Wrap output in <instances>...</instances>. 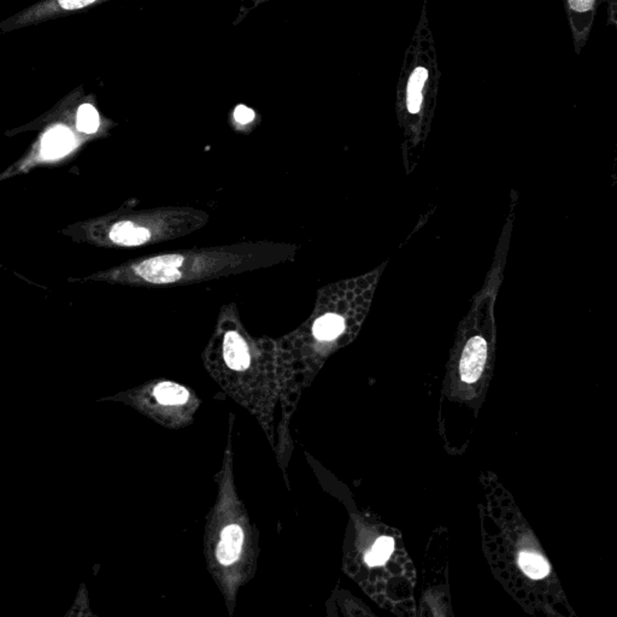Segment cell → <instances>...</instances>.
Segmentation results:
<instances>
[{
    "label": "cell",
    "instance_id": "1",
    "mask_svg": "<svg viewBox=\"0 0 617 617\" xmlns=\"http://www.w3.org/2000/svg\"><path fill=\"white\" fill-rule=\"evenodd\" d=\"M183 257L180 255L158 256L141 262L135 267L138 275L146 281L156 285L176 283L181 278L178 268L183 265Z\"/></svg>",
    "mask_w": 617,
    "mask_h": 617
},
{
    "label": "cell",
    "instance_id": "2",
    "mask_svg": "<svg viewBox=\"0 0 617 617\" xmlns=\"http://www.w3.org/2000/svg\"><path fill=\"white\" fill-rule=\"evenodd\" d=\"M487 343L481 336H474L465 345L462 353L460 371L464 383H471L478 381L483 374V367L486 363Z\"/></svg>",
    "mask_w": 617,
    "mask_h": 617
},
{
    "label": "cell",
    "instance_id": "3",
    "mask_svg": "<svg viewBox=\"0 0 617 617\" xmlns=\"http://www.w3.org/2000/svg\"><path fill=\"white\" fill-rule=\"evenodd\" d=\"M595 0H567L569 20L576 40L585 39L590 31L595 15Z\"/></svg>",
    "mask_w": 617,
    "mask_h": 617
},
{
    "label": "cell",
    "instance_id": "4",
    "mask_svg": "<svg viewBox=\"0 0 617 617\" xmlns=\"http://www.w3.org/2000/svg\"><path fill=\"white\" fill-rule=\"evenodd\" d=\"M74 148V135L66 127H56L48 132L41 143L43 156L48 159L66 156Z\"/></svg>",
    "mask_w": 617,
    "mask_h": 617
},
{
    "label": "cell",
    "instance_id": "5",
    "mask_svg": "<svg viewBox=\"0 0 617 617\" xmlns=\"http://www.w3.org/2000/svg\"><path fill=\"white\" fill-rule=\"evenodd\" d=\"M243 530L236 525L223 530L221 541L218 544V560L223 565H229L238 558L243 545Z\"/></svg>",
    "mask_w": 617,
    "mask_h": 617
},
{
    "label": "cell",
    "instance_id": "6",
    "mask_svg": "<svg viewBox=\"0 0 617 617\" xmlns=\"http://www.w3.org/2000/svg\"><path fill=\"white\" fill-rule=\"evenodd\" d=\"M225 360L232 369L243 370L250 364V355L248 346L243 338L235 332H229L225 338Z\"/></svg>",
    "mask_w": 617,
    "mask_h": 617
},
{
    "label": "cell",
    "instance_id": "7",
    "mask_svg": "<svg viewBox=\"0 0 617 617\" xmlns=\"http://www.w3.org/2000/svg\"><path fill=\"white\" fill-rule=\"evenodd\" d=\"M110 239L123 246H139L150 239V232L132 222H120L110 232Z\"/></svg>",
    "mask_w": 617,
    "mask_h": 617
},
{
    "label": "cell",
    "instance_id": "8",
    "mask_svg": "<svg viewBox=\"0 0 617 617\" xmlns=\"http://www.w3.org/2000/svg\"><path fill=\"white\" fill-rule=\"evenodd\" d=\"M343 331V318L334 315L327 313L313 325V334L321 340H333L339 336Z\"/></svg>",
    "mask_w": 617,
    "mask_h": 617
},
{
    "label": "cell",
    "instance_id": "9",
    "mask_svg": "<svg viewBox=\"0 0 617 617\" xmlns=\"http://www.w3.org/2000/svg\"><path fill=\"white\" fill-rule=\"evenodd\" d=\"M518 565L525 574L535 580L545 578L550 573L548 562L543 557L532 552H521L518 556Z\"/></svg>",
    "mask_w": 617,
    "mask_h": 617
},
{
    "label": "cell",
    "instance_id": "10",
    "mask_svg": "<svg viewBox=\"0 0 617 617\" xmlns=\"http://www.w3.org/2000/svg\"><path fill=\"white\" fill-rule=\"evenodd\" d=\"M428 73L425 68H418L413 71L408 88V109L410 113H416L420 111L422 101V87L426 83Z\"/></svg>",
    "mask_w": 617,
    "mask_h": 617
},
{
    "label": "cell",
    "instance_id": "11",
    "mask_svg": "<svg viewBox=\"0 0 617 617\" xmlns=\"http://www.w3.org/2000/svg\"><path fill=\"white\" fill-rule=\"evenodd\" d=\"M155 397L162 404H183L188 399V392L176 383H164L155 388Z\"/></svg>",
    "mask_w": 617,
    "mask_h": 617
},
{
    "label": "cell",
    "instance_id": "12",
    "mask_svg": "<svg viewBox=\"0 0 617 617\" xmlns=\"http://www.w3.org/2000/svg\"><path fill=\"white\" fill-rule=\"evenodd\" d=\"M393 548H395L393 539L388 537H383L376 540L373 550L367 553L365 562L371 567L383 565L388 560V557L391 556Z\"/></svg>",
    "mask_w": 617,
    "mask_h": 617
},
{
    "label": "cell",
    "instance_id": "13",
    "mask_svg": "<svg viewBox=\"0 0 617 617\" xmlns=\"http://www.w3.org/2000/svg\"><path fill=\"white\" fill-rule=\"evenodd\" d=\"M99 127V116L91 105L85 104L78 109V128L83 133H94Z\"/></svg>",
    "mask_w": 617,
    "mask_h": 617
},
{
    "label": "cell",
    "instance_id": "14",
    "mask_svg": "<svg viewBox=\"0 0 617 617\" xmlns=\"http://www.w3.org/2000/svg\"><path fill=\"white\" fill-rule=\"evenodd\" d=\"M234 118L236 121L239 122V123L246 125V123L253 121V118H255V113H253V110L246 108V106L239 105V106L235 109Z\"/></svg>",
    "mask_w": 617,
    "mask_h": 617
},
{
    "label": "cell",
    "instance_id": "15",
    "mask_svg": "<svg viewBox=\"0 0 617 617\" xmlns=\"http://www.w3.org/2000/svg\"><path fill=\"white\" fill-rule=\"evenodd\" d=\"M94 0H59V5L64 10L81 9L93 3Z\"/></svg>",
    "mask_w": 617,
    "mask_h": 617
},
{
    "label": "cell",
    "instance_id": "16",
    "mask_svg": "<svg viewBox=\"0 0 617 617\" xmlns=\"http://www.w3.org/2000/svg\"><path fill=\"white\" fill-rule=\"evenodd\" d=\"M610 1V9H611V16L617 26V0H609Z\"/></svg>",
    "mask_w": 617,
    "mask_h": 617
}]
</instances>
